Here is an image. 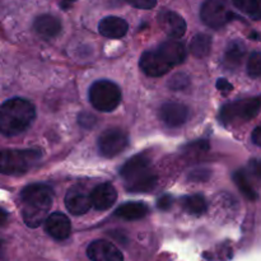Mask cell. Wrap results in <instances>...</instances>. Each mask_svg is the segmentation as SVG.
Listing matches in <instances>:
<instances>
[{
    "instance_id": "cell-1",
    "label": "cell",
    "mask_w": 261,
    "mask_h": 261,
    "mask_svg": "<svg viewBox=\"0 0 261 261\" xmlns=\"http://www.w3.org/2000/svg\"><path fill=\"white\" fill-rule=\"evenodd\" d=\"M54 200V191L43 184H32L25 186L20 193L22 217L25 226L37 228L47 219Z\"/></svg>"
},
{
    "instance_id": "cell-2",
    "label": "cell",
    "mask_w": 261,
    "mask_h": 261,
    "mask_svg": "<svg viewBox=\"0 0 261 261\" xmlns=\"http://www.w3.org/2000/svg\"><path fill=\"white\" fill-rule=\"evenodd\" d=\"M36 117L35 106L24 98H12L0 107V130L7 137H14L30 127Z\"/></svg>"
},
{
    "instance_id": "cell-3",
    "label": "cell",
    "mask_w": 261,
    "mask_h": 261,
    "mask_svg": "<svg viewBox=\"0 0 261 261\" xmlns=\"http://www.w3.org/2000/svg\"><path fill=\"white\" fill-rule=\"evenodd\" d=\"M42 157L38 149H5L2 153V172L4 175H23Z\"/></svg>"
},
{
    "instance_id": "cell-4",
    "label": "cell",
    "mask_w": 261,
    "mask_h": 261,
    "mask_svg": "<svg viewBox=\"0 0 261 261\" xmlns=\"http://www.w3.org/2000/svg\"><path fill=\"white\" fill-rule=\"evenodd\" d=\"M121 91L112 82L102 79L94 82L89 89V101L96 110L102 112H111L121 102Z\"/></svg>"
},
{
    "instance_id": "cell-5",
    "label": "cell",
    "mask_w": 261,
    "mask_h": 261,
    "mask_svg": "<svg viewBox=\"0 0 261 261\" xmlns=\"http://www.w3.org/2000/svg\"><path fill=\"white\" fill-rule=\"evenodd\" d=\"M201 20L208 27L219 30L229 20L237 18L231 10L228 0H205L200 10Z\"/></svg>"
},
{
    "instance_id": "cell-6",
    "label": "cell",
    "mask_w": 261,
    "mask_h": 261,
    "mask_svg": "<svg viewBox=\"0 0 261 261\" xmlns=\"http://www.w3.org/2000/svg\"><path fill=\"white\" fill-rule=\"evenodd\" d=\"M260 109V98L240 99V101L232 102V103H228L226 105V106L222 107L221 114H219V119H221V121L226 125L229 124V122H233L236 119L249 121V120L254 119V117L259 114Z\"/></svg>"
},
{
    "instance_id": "cell-7",
    "label": "cell",
    "mask_w": 261,
    "mask_h": 261,
    "mask_svg": "<svg viewBox=\"0 0 261 261\" xmlns=\"http://www.w3.org/2000/svg\"><path fill=\"white\" fill-rule=\"evenodd\" d=\"M129 144L127 134L121 129H107L98 138V149L103 157L112 158L120 154Z\"/></svg>"
},
{
    "instance_id": "cell-8",
    "label": "cell",
    "mask_w": 261,
    "mask_h": 261,
    "mask_svg": "<svg viewBox=\"0 0 261 261\" xmlns=\"http://www.w3.org/2000/svg\"><path fill=\"white\" fill-rule=\"evenodd\" d=\"M140 68L147 74L148 76H157L165 75L166 73L171 70L172 65L167 61V59L157 50L145 51L140 58Z\"/></svg>"
},
{
    "instance_id": "cell-9",
    "label": "cell",
    "mask_w": 261,
    "mask_h": 261,
    "mask_svg": "<svg viewBox=\"0 0 261 261\" xmlns=\"http://www.w3.org/2000/svg\"><path fill=\"white\" fill-rule=\"evenodd\" d=\"M87 256L91 261H124L119 247L106 240H96L87 247Z\"/></svg>"
},
{
    "instance_id": "cell-10",
    "label": "cell",
    "mask_w": 261,
    "mask_h": 261,
    "mask_svg": "<svg viewBox=\"0 0 261 261\" xmlns=\"http://www.w3.org/2000/svg\"><path fill=\"white\" fill-rule=\"evenodd\" d=\"M65 206L73 216H82L93 206L92 194H88L82 186H73L65 195Z\"/></svg>"
},
{
    "instance_id": "cell-11",
    "label": "cell",
    "mask_w": 261,
    "mask_h": 261,
    "mask_svg": "<svg viewBox=\"0 0 261 261\" xmlns=\"http://www.w3.org/2000/svg\"><path fill=\"white\" fill-rule=\"evenodd\" d=\"M45 231L56 241H64L70 236V221L63 213H59V212L51 213L45 222Z\"/></svg>"
},
{
    "instance_id": "cell-12",
    "label": "cell",
    "mask_w": 261,
    "mask_h": 261,
    "mask_svg": "<svg viewBox=\"0 0 261 261\" xmlns=\"http://www.w3.org/2000/svg\"><path fill=\"white\" fill-rule=\"evenodd\" d=\"M160 117L168 126H180L185 124L189 117L188 107L176 102H167L160 110Z\"/></svg>"
},
{
    "instance_id": "cell-13",
    "label": "cell",
    "mask_w": 261,
    "mask_h": 261,
    "mask_svg": "<svg viewBox=\"0 0 261 261\" xmlns=\"http://www.w3.org/2000/svg\"><path fill=\"white\" fill-rule=\"evenodd\" d=\"M157 186V175L152 168L125 180V188L129 193H149Z\"/></svg>"
},
{
    "instance_id": "cell-14",
    "label": "cell",
    "mask_w": 261,
    "mask_h": 261,
    "mask_svg": "<svg viewBox=\"0 0 261 261\" xmlns=\"http://www.w3.org/2000/svg\"><path fill=\"white\" fill-rule=\"evenodd\" d=\"M92 203L97 211H107L117 200V191L111 184H101L92 191Z\"/></svg>"
},
{
    "instance_id": "cell-15",
    "label": "cell",
    "mask_w": 261,
    "mask_h": 261,
    "mask_svg": "<svg viewBox=\"0 0 261 261\" xmlns=\"http://www.w3.org/2000/svg\"><path fill=\"white\" fill-rule=\"evenodd\" d=\"M160 23L162 30L171 38H181L186 33V22L180 14L175 12H165L160 15Z\"/></svg>"
},
{
    "instance_id": "cell-16",
    "label": "cell",
    "mask_w": 261,
    "mask_h": 261,
    "mask_svg": "<svg viewBox=\"0 0 261 261\" xmlns=\"http://www.w3.org/2000/svg\"><path fill=\"white\" fill-rule=\"evenodd\" d=\"M129 25L125 19L120 17H106L99 22L98 31L107 38H121L126 35Z\"/></svg>"
},
{
    "instance_id": "cell-17",
    "label": "cell",
    "mask_w": 261,
    "mask_h": 261,
    "mask_svg": "<svg viewBox=\"0 0 261 261\" xmlns=\"http://www.w3.org/2000/svg\"><path fill=\"white\" fill-rule=\"evenodd\" d=\"M158 51L167 59L168 63L172 66L180 65L185 61L186 59V47L182 42L178 41L170 40L163 42L162 45L158 47Z\"/></svg>"
},
{
    "instance_id": "cell-18",
    "label": "cell",
    "mask_w": 261,
    "mask_h": 261,
    "mask_svg": "<svg viewBox=\"0 0 261 261\" xmlns=\"http://www.w3.org/2000/svg\"><path fill=\"white\" fill-rule=\"evenodd\" d=\"M33 28L40 36L46 38L55 37L60 33L61 23L56 17L51 14H42L36 18Z\"/></svg>"
},
{
    "instance_id": "cell-19",
    "label": "cell",
    "mask_w": 261,
    "mask_h": 261,
    "mask_svg": "<svg viewBox=\"0 0 261 261\" xmlns=\"http://www.w3.org/2000/svg\"><path fill=\"white\" fill-rule=\"evenodd\" d=\"M149 168L150 158L148 157V154H145V153H140V154L134 155V157L130 158L129 161H126V163L121 167L120 175L122 176L124 180H126V178L138 175V173L143 172V171L149 170Z\"/></svg>"
},
{
    "instance_id": "cell-20",
    "label": "cell",
    "mask_w": 261,
    "mask_h": 261,
    "mask_svg": "<svg viewBox=\"0 0 261 261\" xmlns=\"http://www.w3.org/2000/svg\"><path fill=\"white\" fill-rule=\"evenodd\" d=\"M148 208L145 204L130 201V203L122 204L121 206L115 211V216L125 219V221H138L147 216Z\"/></svg>"
},
{
    "instance_id": "cell-21",
    "label": "cell",
    "mask_w": 261,
    "mask_h": 261,
    "mask_svg": "<svg viewBox=\"0 0 261 261\" xmlns=\"http://www.w3.org/2000/svg\"><path fill=\"white\" fill-rule=\"evenodd\" d=\"M245 45L241 41H233L227 47L224 54V63L228 68H237L242 63V59L245 55Z\"/></svg>"
},
{
    "instance_id": "cell-22",
    "label": "cell",
    "mask_w": 261,
    "mask_h": 261,
    "mask_svg": "<svg viewBox=\"0 0 261 261\" xmlns=\"http://www.w3.org/2000/svg\"><path fill=\"white\" fill-rule=\"evenodd\" d=\"M212 47V38L211 36L204 35V33H199L195 37L191 40L190 42V50L195 58H205L209 53H211Z\"/></svg>"
},
{
    "instance_id": "cell-23",
    "label": "cell",
    "mask_w": 261,
    "mask_h": 261,
    "mask_svg": "<svg viewBox=\"0 0 261 261\" xmlns=\"http://www.w3.org/2000/svg\"><path fill=\"white\" fill-rule=\"evenodd\" d=\"M182 208L191 216H201L206 212V201L201 195H189L184 196Z\"/></svg>"
},
{
    "instance_id": "cell-24",
    "label": "cell",
    "mask_w": 261,
    "mask_h": 261,
    "mask_svg": "<svg viewBox=\"0 0 261 261\" xmlns=\"http://www.w3.org/2000/svg\"><path fill=\"white\" fill-rule=\"evenodd\" d=\"M234 7L252 19L261 18V0H232Z\"/></svg>"
},
{
    "instance_id": "cell-25",
    "label": "cell",
    "mask_w": 261,
    "mask_h": 261,
    "mask_svg": "<svg viewBox=\"0 0 261 261\" xmlns=\"http://www.w3.org/2000/svg\"><path fill=\"white\" fill-rule=\"evenodd\" d=\"M233 180H234V184L237 185V188H239V190L241 191L242 195H244L245 198H247L251 201H255L257 198H259V195H257V193L255 191V189L252 188L250 181L247 180L244 171H237V172L233 175Z\"/></svg>"
},
{
    "instance_id": "cell-26",
    "label": "cell",
    "mask_w": 261,
    "mask_h": 261,
    "mask_svg": "<svg viewBox=\"0 0 261 261\" xmlns=\"http://www.w3.org/2000/svg\"><path fill=\"white\" fill-rule=\"evenodd\" d=\"M247 73L252 78L261 75V53H252L247 60Z\"/></svg>"
},
{
    "instance_id": "cell-27",
    "label": "cell",
    "mask_w": 261,
    "mask_h": 261,
    "mask_svg": "<svg viewBox=\"0 0 261 261\" xmlns=\"http://www.w3.org/2000/svg\"><path fill=\"white\" fill-rule=\"evenodd\" d=\"M189 84H190L189 76L184 73H177L168 81L167 86L172 91H182V89L188 88Z\"/></svg>"
},
{
    "instance_id": "cell-28",
    "label": "cell",
    "mask_w": 261,
    "mask_h": 261,
    "mask_svg": "<svg viewBox=\"0 0 261 261\" xmlns=\"http://www.w3.org/2000/svg\"><path fill=\"white\" fill-rule=\"evenodd\" d=\"M130 5L138 9H153L157 5V0H126Z\"/></svg>"
},
{
    "instance_id": "cell-29",
    "label": "cell",
    "mask_w": 261,
    "mask_h": 261,
    "mask_svg": "<svg viewBox=\"0 0 261 261\" xmlns=\"http://www.w3.org/2000/svg\"><path fill=\"white\" fill-rule=\"evenodd\" d=\"M209 177H211L209 170H195L189 175V180L194 181H206Z\"/></svg>"
},
{
    "instance_id": "cell-30",
    "label": "cell",
    "mask_w": 261,
    "mask_h": 261,
    "mask_svg": "<svg viewBox=\"0 0 261 261\" xmlns=\"http://www.w3.org/2000/svg\"><path fill=\"white\" fill-rule=\"evenodd\" d=\"M172 203H173V199L171 198L170 195H163L162 198L158 199V208L162 209V211H168V209L172 206Z\"/></svg>"
},
{
    "instance_id": "cell-31",
    "label": "cell",
    "mask_w": 261,
    "mask_h": 261,
    "mask_svg": "<svg viewBox=\"0 0 261 261\" xmlns=\"http://www.w3.org/2000/svg\"><path fill=\"white\" fill-rule=\"evenodd\" d=\"M96 122V117L89 114H82L79 116V124L84 127H91Z\"/></svg>"
},
{
    "instance_id": "cell-32",
    "label": "cell",
    "mask_w": 261,
    "mask_h": 261,
    "mask_svg": "<svg viewBox=\"0 0 261 261\" xmlns=\"http://www.w3.org/2000/svg\"><path fill=\"white\" fill-rule=\"evenodd\" d=\"M217 88L219 89L221 92H224V93H228V92L232 91V84L229 83L227 79H218V82H217Z\"/></svg>"
},
{
    "instance_id": "cell-33",
    "label": "cell",
    "mask_w": 261,
    "mask_h": 261,
    "mask_svg": "<svg viewBox=\"0 0 261 261\" xmlns=\"http://www.w3.org/2000/svg\"><path fill=\"white\" fill-rule=\"evenodd\" d=\"M250 170H251L252 175L261 178V160H252L250 162Z\"/></svg>"
},
{
    "instance_id": "cell-34",
    "label": "cell",
    "mask_w": 261,
    "mask_h": 261,
    "mask_svg": "<svg viewBox=\"0 0 261 261\" xmlns=\"http://www.w3.org/2000/svg\"><path fill=\"white\" fill-rule=\"evenodd\" d=\"M252 142L261 148V125L255 127L254 132H252Z\"/></svg>"
}]
</instances>
